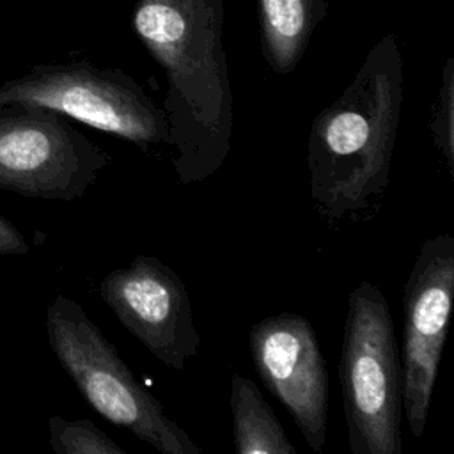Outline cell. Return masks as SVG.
Listing matches in <instances>:
<instances>
[{
	"label": "cell",
	"instance_id": "6da1fadb",
	"mask_svg": "<svg viewBox=\"0 0 454 454\" xmlns=\"http://www.w3.org/2000/svg\"><path fill=\"white\" fill-rule=\"evenodd\" d=\"M223 18V0H137L133 7V30L167 76L161 108L181 184L206 181L231 151Z\"/></svg>",
	"mask_w": 454,
	"mask_h": 454
},
{
	"label": "cell",
	"instance_id": "7a4b0ae2",
	"mask_svg": "<svg viewBox=\"0 0 454 454\" xmlns=\"http://www.w3.org/2000/svg\"><path fill=\"white\" fill-rule=\"evenodd\" d=\"M403 57L394 34L367 53L340 96L323 108L307 142L314 209L330 223H364L381 209L403 108Z\"/></svg>",
	"mask_w": 454,
	"mask_h": 454
},
{
	"label": "cell",
	"instance_id": "3957f363",
	"mask_svg": "<svg viewBox=\"0 0 454 454\" xmlns=\"http://www.w3.org/2000/svg\"><path fill=\"white\" fill-rule=\"evenodd\" d=\"M46 335L62 369L101 417L161 454L202 452L135 378L78 301L64 294L53 298L46 309Z\"/></svg>",
	"mask_w": 454,
	"mask_h": 454
},
{
	"label": "cell",
	"instance_id": "277c9868",
	"mask_svg": "<svg viewBox=\"0 0 454 454\" xmlns=\"http://www.w3.org/2000/svg\"><path fill=\"white\" fill-rule=\"evenodd\" d=\"M339 381L353 454H401L403 365L388 301L372 282L348 296Z\"/></svg>",
	"mask_w": 454,
	"mask_h": 454
},
{
	"label": "cell",
	"instance_id": "5b68a950",
	"mask_svg": "<svg viewBox=\"0 0 454 454\" xmlns=\"http://www.w3.org/2000/svg\"><path fill=\"white\" fill-rule=\"evenodd\" d=\"M0 101L55 110L142 149L168 144L163 108L133 76L115 67H98L87 60L37 64L25 74L4 82Z\"/></svg>",
	"mask_w": 454,
	"mask_h": 454
},
{
	"label": "cell",
	"instance_id": "8992f818",
	"mask_svg": "<svg viewBox=\"0 0 454 454\" xmlns=\"http://www.w3.org/2000/svg\"><path fill=\"white\" fill-rule=\"evenodd\" d=\"M110 156L69 117L28 103L0 101V190L27 199L76 200Z\"/></svg>",
	"mask_w": 454,
	"mask_h": 454
},
{
	"label": "cell",
	"instance_id": "52a82bcc",
	"mask_svg": "<svg viewBox=\"0 0 454 454\" xmlns=\"http://www.w3.org/2000/svg\"><path fill=\"white\" fill-rule=\"evenodd\" d=\"M452 293L454 238L445 232L422 241L403 293V413L415 438L426 429Z\"/></svg>",
	"mask_w": 454,
	"mask_h": 454
},
{
	"label": "cell",
	"instance_id": "ba28073f",
	"mask_svg": "<svg viewBox=\"0 0 454 454\" xmlns=\"http://www.w3.org/2000/svg\"><path fill=\"white\" fill-rule=\"evenodd\" d=\"M119 323L170 369L183 371L200 346L190 296L179 275L154 255H135L99 282Z\"/></svg>",
	"mask_w": 454,
	"mask_h": 454
},
{
	"label": "cell",
	"instance_id": "9c48e42d",
	"mask_svg": "<svg viewBox=\"0 0 454 454\" xmlns=\"http://www.w3.org/2000/svg\"><path fill=\"white\" fill-rule=\"evenodd\" d=\"M252 362L264 387L289 411L307 445L326 443L328 371L310 321L280 312L257 321L248 335Z\"/></svg>",
	"mask_w": 454,
	"mask_h": 454
},
{
	"label": "cell",
	"instance_id": "30bf717a",
	"mask_svg": "<svg viewBox=\"0 0 454 454\" xmlns=\"http://www.w3.org/2000/svg\"><path fill=\"white\" fill-rule=\"evenodd\" d=\"M326 11L328 0H257L261 48L271 71H294Z\"/></svg>",
	"mask_w": 454,
	"mask_h": 454
},
{
	"label": "cell",
	"instance_id": "8fae6325",
	"mask_svg": "<svg viewBox=\"0 0 454 454\" xmlns=\"http://www.w3.org/2000/svg\"><path fill=\"white\" fill-rule=\"evenodd\" d=\"M231 411L238 454H296V447L250 378L232 374Z\"/></svg>",
	"mask_w": 454,
	"mask_h": 454
},
{
	"label": "cell",
	"instance_id": "7c38bea8",
	"mask_svg": "<svg viewBox=\"0 0 454 454\" xmlns=\"http://www.w3.org/2000/svg\"><path fill=\"white\" fill-rule=\"evenodd\" d=\"M48 427L50 445L57 454H126L121 445L87 419L69 420L53 415Z\"/></svg>",
	"mask_w": 454,
	"mask_h": 454
},
{
	"label": "cell",
	"instance_id": "4fadbf2b",
	"mask_svg": "<svg viewBox=\"0 0 454 454\" xmlns=\"http://www.w3.org/2000/svg\"><path fill=\"white\" fill-rule=\"evenodd\" d=\"M434 147L445 165L449 176L454 179V59L449 57L443 71L436 101L431 108L427 122Z\"/></svg>",
	"mask_w": 454,
	"mask_h": 454
},
{
	"label": "cell",
	"instance_id": "5bb4252c",
	"mask_svg": "<svg viewBox=\"0 0 454 454\" xmlns=\"http://www.w3.org/2000/svg\"><path fill=\"white\" fill-rule=\"evenodd\" d=\"M30 245L21 231L0 213V259L28 254Z\"/></svg>",
	"mask_w": 454,
	"mask_h": 454
}]
</instances>
